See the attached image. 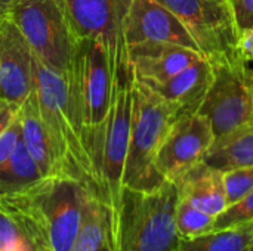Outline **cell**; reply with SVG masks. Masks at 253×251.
<instances>
[{"label": "cell", "mask_w": 253, "mask_h": 251, "mask_svg": "<svg viewBox=\"0 0 253 251\" xmlns=\"http://www.w3.org/2000/svg\"><path fill=\"white\" fill-rule=\"evenodd\" d=\"M213 77V65L206 58H202L168 81L153 86V89L162 99L172 104L178 112H197Z\"/></svg>", "instance_id": "15"}, {"label": "cell", "mask_w": 253, "mask_h": 251, "mask_svg": "<svg viewBox=\"0 0 253 251\" xmlns=\"http://www.w3.org/2000/svg\"><path fill=\"white\" fill-rule=\"evenodd\" d=\"M21 105L0 98V135L18 118Z\"/></svg>", "instance_id": "28"}, {"label": "cell", "mask_w": 253, "mask_h": 251, "mask_svg": "<svg viewBox=\"0 0 253 251\" xmlns=\"http://www.w3.org/2000/svg\"><path fill=\"white\" fill-rule=\"evenodd\" d=\"M251 220H253V189L239 201L227 206L225 210L215 217L212 231H219Z\"/></svg>", "instance_id": "25"}, {"label": "cell", "mask_w": 253, "mask_h": 251, "mask_svg": "<svg viewBox=\"0 0 253 251\" xmlns=\"http://www.w3.org/2000/svg\"><path fill=\"white\" fill-rule=\"evenodd\" d=\"M13 0H0V15H4Z\"/></svg>", "instance_id": "30"}, {"label": "cell", "mask_w": 253, "mask_h": 251, "mask_svg": "<svg viewBox=\"0 0 253 251\" xmlns=\"http://www.w3.org/2000/svg\"><path fill=\"white\" fill-rule=\"evenodd\" d=\"M123 34L126 47L138 43L159 41L178 44L202 53L182 21L157 0H132L125 19Z\"/></svg>", "instance_id": "12"}, {"label": "cell", "mask_w": 253, "mask_h": 251, "mask_svg": "<svg viewBox=\"0 0 253 251\" xmlns=\"http://www.w3.org/2000/svg\"><path fill=\"white\" fill-rule=\"evenodd\" d=\"M89 195L82 182L53 176L0 201L34 250L71 251Z\"/></svg>", "instance_id": "1"}, {"label": "cell", "mask_w": 253, "mask_h": 251, "mask_svg": "<svg viewBox=\"0 0 253 251\" xmlns=\"http://www.w3.org/2000/svg\"><path fill=\"white\" fill-rule=\"evenodd\" d=\"M34 55L13 21L0 16V98L18 105L33 90Z\"/></svg>", "instance_id": "13"}, {"label": "cell", "mask_w": 253, "mask_h": 251, "mask_svg": "<svg viewBox=\"0 0 253 251\" xmlns=\"http://www.w3.org/2000/svg\"><path fill=\"white\" fill-rule=\"evenodd\" d=\"M21 136L43 178L64 176L53 143L43 123L34 89L19 108ZM67 178V176H64Z\"/></svg>", "instance_id": "16"}, {"label": "cell", "mask_w": 253, "mask_h": 251, "mask_svg": "<svg viewBox=\"0 0 253 251\" xmlns=\"http://www.w3.org/2000/svg\"><path fill=\"white\" fill-rule=\"evenodd\" d=\"M19 136H21V126H19V115H18V118L0 135V166L4 164L12 155Z\"/></svg>", "instance_id": "26"}, {"label": "cell", "mask_w": 253, "mask_h": 251, "mask_svg": "<svg viewBox=\"0 0 253 251\" xmlns=\"http://www.w3.org/2000/svg\"><path fill=\"white\" fill-rule=\"evenodd\" d=\"M237 49L246 62H253V28L243 30L239 37Z\"/></svg>", "instance_id": "29"}, {"label": "cell", "mask_w": 253, "mask_h": 251, "mask_svg": "<svg viewBox=\"0 0 253 251\" xmlns=\"http://www.w3.org/2000/svg\"><path fill=\"white\" fill-rule=\"evenodd\" d=\"M215 217L196 209L188 201L178 197L175 209V225L181 241L193 240L212 231Z\"/></svg>", "instance_id": "22"}, {"label": "cell", "mask_w": 253, "mask_h": 251, "mask_svg": "<svg viewBox=\"0 0 253 251\" xmlns=\"http://www.w3.org/2000/svg\"><path fill=\"white\" fill-rule=\"evenodd\" d=\"M211 121L200 112H179L157 152L156 169L169 182H176L203 161L213 143Z\"/></svg>", "instance_id": "11"}, {"label": "cell", "mask_w": 253, "mask_h": 251, "mask_svg": "<svg viewBox=\"0 0 253 251\" xmlns=\"http://www.w3.org/2000/svg\"><path fill=\"white\" fill-rule=\"evenodd\" d=\"M34 84L40 114L53 143L64 176L82 182L96 197L92 161L84 145L83 130L68 81L34 58ZM98 198V197H96Z\"/></svg>", "instance_id": "3"}, {"label": "cell", "mask_w": 253, "mask_h": 251, "mask_svg": "<svg viewBox=\"0 0 253 251\" xmlns=\"http://www.w3.org/2000/svg\"><path fill=\"white\" fill-rule=\"evenodd\" d=\"M239 33L253 28V0H230Z\"/></svg>", "instance_id": "27"}, {"label": "cell", "mask_w": 253, "mask_h": 251, "mask_svg": "<svg viewBox=\"0 0 253 251\" xmlns=\"http://www.w3.org/2000/svg\"><path fill=\"white\" fill-rule=\"evenodd\" d=\"M175 185L179 198L213 217L227 207L222 172L208 166L205 161L190 169L175 182Z\"/></svg>", "instance_id": "17"}, {"label": "cell", "mask_w": 253, "mask_h": 251, "mask_svg": "<svg viewBox=\"0 0 253 251\" xmlns=\"http://www.w3.org/2000/svg\"><path fill=\"white\" fill-rule=\"evenodd\" d=\"M6 15L25 37L34 58L61 75H67L77 49L61 0H13Z\"/></svg>", "instance_id": "6"}, {"label": "cell", "mask_w": 253, "mask_h": 251, "mask_svg": "<svg viewBox=\"0 0 253 251\" xmlns=\"http://www.w3.org/2000/svg\"><path fill=\"white\" fill-rule=\"evenodd\" d=\"M251 75H252V105H253V70H252V72H251Z\"/></svg>", "instance_id": "31"}, {"label": "cell", "mask_w": 253, "mask_h": 251, "mask_svg": "<svg viewBox=\"0 0 253 251\" xmlns=\"http://www.w3.org/2000/svg\"><path fill=\"white\" fill-rule=\"evenodd\" d=\"M203 161L221 172L253 167V121L215 139Z\"/></svg>", "instance_id": "19"}, {"label": "cell", "mask_w": 253, "mask_h": 251, "mask_svg": "<svg viewBox=\"0 0 253 251\" xmlns=\"http://www.w3.org/2000/svg\"><path fill=\"white\" fill-rule=\"evenodd\" d=\"M0 251H36L0 201Z\"/></svg>", "instance_id": "23"}, {"label": "cell", "mask_w": 253, "mask_h": 251, "mask_svg": "<svg viewBox=\"0 0 253 251\" xmlns=\"http://www.w3.org/2000/svg\"><path fill=\"white\" fill-rule=\"evenodd\" d=\"M212 65V83L197 112L211 121L213 138L218 139L253 121L252 68L245 61Z\"/></svg>", "instance_id": "9"}, {"label": "cell", "mask_w": 253, "mask_h": 251, "mask_svg": "<svg viewBox=\"0 0 253 251\" xmlns=\"http://www.w3.org/2000/svg\"><path fill=\"white\" fill-rule=\"evenodd\" d=\"M133 108V83L129 68H120L114 75L113 101L107 121L101 164L98 172V198L111 213L116 243L117 220L123 194V175L129 149Z\"/></svg>", "instance_id": "7"}, {"label": "cell", "mask_w": 253, "mask_h": 251, "mask_svg": "<svg viewBox=\"0 0 253 251\" xmlns=\"http://www.w3.org/2000/svg\"><path fill=\"white\" fill-rule=\"evenodd\" d=\"M77 40H99L108 53L114 75L127 65L125 19L132 0H61Z\"/></svg>", "instance_id": "10"}, {"label": "cell", "mask_w": 253, "mask_h": 251, "mask_svg": "<svg viewBox=\"0 0 253 251\" xmlns=\"http://www.w3.org/2000/svg\"><path fill=\"white\" fill-rule=\"evenodd\" d=\"M43 176L19 136L9 160L0 166V197L12 195L31 186Z\"/></svg>", "instance_id": "20"}, {"label": "cell", "mask_w": 253, "mask_h": 251, "mask_svg": "<svg viewBox=\"0 0 253 251\" xmlns=\"http://www.w3.org/2000/svg\"><path fill=\"white\" fill-rule=\"evenodd\" d=\"M65 77L92 161L98 197V172L114 84V71L105 46L95 38L79 40L71 68Z\"/></svg>", "instance_id": "2"}, {"label": "cell", "mask_w": 253, "mask_h": 251, "mask_svg": "<svg viewBox=\"0 0 253 251\" xmlns=\"http://www.w3.org/2000/svg\"><path fill=\"white\" fill-rule=\"evenodd\" d=\"M176 251H179V249H178V250H176Z\"/></svg>", "instance_id": "33"}, {"label": "cell", "mask_w": 253, "mask_h": 251, "mask_svg": "<svg viewBox=\"0 0 253 251\" xmlns=\"http://www.w3.org/2000/svg\"><path fill=\"white\" fill-rule=\"evenodd\" d=\"M178 189L165 180L151 191L123 188L116 251H176L181 238L175 225Z\"/></svg>", "instance_id": "4"}, {"label": "cell", "mask_w": 253, "mask_h": 251, "mask_svg": "<svg viewBox=\"0 0 253 251\" xmlns=\"http://www.w3.org/2000/svg\"><path fill=\"white\" fill-rule=\"evenodd\" d=\"M157 1L182 21L208 61H245L237 49L240 33L230 0Z\"/></svg>", "instance_id": "8"}, {"label": "cell", "mask_w": 253, "mask_h": 251, "mask_svg": "<svg viewBox=\"0 0 253 251\" xmlns=\"http://www.w3.org/2000/svg\"><path fill=\"white\" fill-rule=\"evenodd\" d=\"M205 58L202 53L170 43L147 41L127 47V65L135 81L159 86L175 74Z\"/></svg>", "instance_id": "14"}, {"label": "cell", "mask_w": 253, "mask_h": 251, "mask_svg": "<svg viewBox=\"0 0 253 251\" xmlns=\"http://www.w3.org/2000/svg\"><path fill=\"white\" fill-rule=\"evenodd\" d=\"M253 241V220L211 231L179 243V251H248Z\"/></svg>", "instance_id": "21"}, {"label": "cell", "mask_w": 253, "mask_h": 251, "mask_svg": "<svg viewBox=\"0 0 253 251\" xmlns=\"http://www.w3.org/2000/svg\"><path fill=\"white\" fill-rule=\"evenodd\" d=\"M248 251H253V241H252V244H251V247H249V250Z\"/></svg>", "instance_id": "32"}, {"label": "cell", "mask_w": 253, "mask_h": 251, "mask_svg": "<svg viewBox=\"0 0 253 251\" xmlns=\"http://www.w3.org/2000/svg\"><path fill=\"white\" fill-rule=\"evenodd\" d=\"M71 251H116L111 213L96 197L89 195Z\"/></svg>", "instance_id": "18"}, {"label": "cell", "mask_w": 253, "mask_h": 251, "mask_svg": "<svg viewBox=\"0 0 253 251\" xmlns=\"http://www.w3.org/2000/svg\"><path fill=\"white\" fill-rule=\"evenodd\" d=\"M132 83L133 108L123 188L151 191L165 182L156 169V157L179 112L148 86L133 78Z\"/></svg>", "instance_id": "5"}, {"label": "cell", "mask_w": 253, "mask_h": 251, "mask_svg": "<svg viewBox=\"0 0 253 251\" xmlns=\"http://www.w3.org/2000/svg\"><path fill=\"white\" fill-rule=\"evenodd\" d=\"M0 16H1V15H0Z\"/></svg>", "instance_id": "34"}, {"label": "cell", "mask_w": 253, "mask_h": 251, "mask_svg": "<svg viewBox=\"0 0 253 251\" xmlns=\"http://www.w3.org/2000/svg\"><path fill=\"white\" fill-rule=\"evenodd\" d=\"M227 206L239 201L253 189V167H242L222 172Z\"/></svg>", "instance_id": "24"}]
</instances>
